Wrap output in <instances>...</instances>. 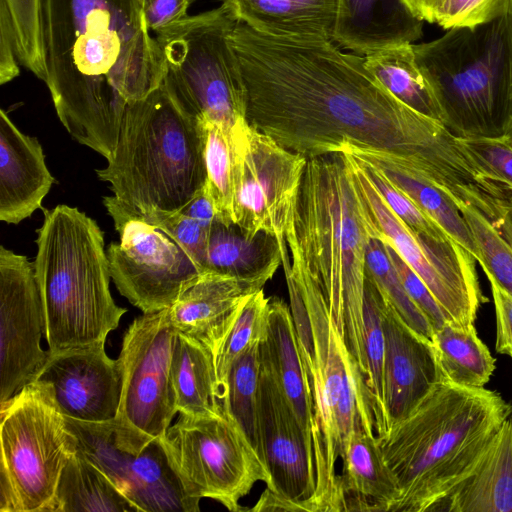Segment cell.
Listing matches in <instances>:
<instances>
[{"mask_svg":"<svg viewBox=\"0 0 512 512\" xmlns=\"http://www.w3.org/2000/svg\"><path fill=\"white\" fill-rule=\"evenodd\" d=\"M232 42L247 92L246 119L307 159L383 153L416 170L441 123L409 107L333 41L278 37L238 23Z\"/></svg>","mask_w":512,"mask_h":512,"instance_id":"cell-1","label":"cell"},{"mask_svg":"<svg viewBox=\"0 0 512 512\" xmlns=\"http://www.w3.org/2000/svg\"><path fill=\"white\" fill-rule=\"evenodd\" d=\"M46 84L62 125L109 161L127 108L157 90L165 63L132 0H42Z\"/></svg>","mask_w":512,"mask_h":512,"instance_id":"cell-2","label":"cell"},{"mask_svg":"<svg viewBox=\"0 0 512 512\" xmlns=\"http://www.w3.org/2000/svg\"><path fill=\"white\" fill-rule=\"evenodd\" d=\"M381 232L360 188L351 156L307 159L297 202L284 234L277 237L281 263L321 293L364 377L366 246Z\"/></svg>","mask_w":512,"mask_h":512,"instance_id":"cell-3","label":"cell"},{"mask_svg":"<svg viewBox=\"0 0 512 512\" xmlns=\"http://www.w3.org/2000/svg\"><path fill=\"white\" fill-rule=\"evenodd\" d=\"M511 415L512 405L495 391L439 383L377 437L399 488L391 512L440 511Z\"/></svg>","mask_w":512,"mask_h":512,"instance_id":"cell-4","label":"cell"},{"mask_svg":"<svg viewBox=\"0 0 512 512\" xmlns=\"http://www.w3.org/2000/svg\"><path fill=\"white\" fill-rule=\"evenodd\" d=\"M282 265L313 406L314 511L339 512L343 498L336 462L354 430L376 434L371 398L321 293L298 271Z\"/></svg>","mask_w":512,"mask_h":512,"instance_id":"cell-5","label":"cell"},{"mask_svg":"<svg viewBox=\"0 0 512 512\" xmlns=\"http://www.w3.org/2000/svg\"><path fill=\"white\" fill-rule=\"evenodd\" d=\"M204 128L161 86L129 106L107 166L96 170L140 214L184 208L207 180Z\"/></svg>","mask_w":512,"mask_h":512,"instance_id":"cell-6","label":"cell"},{"mask_svg":"<svg viewBox=\"0 0 512 512\" xmlns=\"http://www.w3.org/2000/svg\"><path fill=\"white\" fill-rule=\"evenodd\" d=\"M36 244L48 351L105 342L127 310L110 293L109 260L96 221L76 207L58 205L45 212Z\"/></svg>","mask_w":512,"mask_h":512,"instance_id":"cell-7","label":"cell"},{"mask_svg":"<svg viewBox=\"0 0 512 512\" xmlns=\"http://www.w3.org/2000/svg\"><path fill=\"white\" fill-rule=\"evenodd\" d=\"M438 102L440 121L458 138H495L512 124V10L474 28H452L413 44Z\"/></svg>","mask_w":512,"mask_h":512,"instance_id":"cell-8","label":"cell"},{"mask_svg":"<svg viewBox=\"0 0 512 512\" xmlns=\"http://www.w3.org/2000/svg\"><path fill=\"white\" fill-rule=\"evenodd\" d=\"M238 23L221 4L155 34L164 56V86L199 121L233 128L246 119L247 92L232 42Z\"/></svg>","mask_w":512,"mask_h":512,"instance_id":"cell-9","label":"cell"},{"mask_svg":"<svg viewBox=\"0 0 512 512\" xmlns=\"http://www.w3.org/2000/svg\"><path fill=\"white\" fill-rule=\"evenodd\" d=\"M0 512H49L77 451L50 384L35 380L0 405Z\"/></svg>","mask_w":512,"mask_h":512,"instance_id":"cell-10","label":"cell"},{"mask_svg":"<svg viewBox=\"0 0 512 512\" xmlns=\"http://www.w3.org/2000/svg\"><path fill=\"white\" fill-rule=\"evenodd\" d=\"M160 440L184 490L198 501L209 498L242 511L241 498L257 482L269 483L257 451L223 405L213 413H180Z\"/></svg>","mask_w":512,"mask_h":512,"instance_id":"cell-11","label":"cell"},{"mask_svg":"<svg viewBox=\"0 0 512 512\" xmlns=\"http://www.w3.org/2000/svg\"><path fill=\"white\" fill-rule=\"evenodd\" d=\"M77 448L139 509V512H197L173 470L160 438L119 418L83 422L65 417Z\"/></svg>","mask_w":512,"mask_h":512,"instance_id":"cell-12","label":"cell"},{"mask_svg":"<svg viewBox=\"0 0 512 512\" xmlns=\"http://www.w3.org/2000/svg\"><path fill=\"white\" fill-rule=\"evenodd\" d=\"M119 242L107 249L110 275L125 298L143 313L169 308L202 272L170 235L115 196L103 198Z\"/></svg>","mask_w":512,"mask_h":512,"instance_id":"cell-13","label":"cell"},{"mask_svg":"<svg viewBox=\"0 0 512 512\" xmlns=\"http://www.w3.org/2000/svg\"><path fill=\"white\" fill-rule=\"evenodd\" d=\"M350 156L381 232L380 240L389 244L421 278L450 323L473 326L478 309L487 301L479 285L475 258L452 238L436 239L410 228L391 210L356 159Z\"/></svg>","mask_w":512,"mask_h":512,"instance_id":"cell-14","label":"cell"},{"mask_svg":"<svg viewBox=\"0 0 512 512\" xmlns=\"http://www.w3.org/2000/svg\"><path fill=\"white\" fill-rule=\"evenodd\" d=\"M234 225L246 236L284 234L295 208L307 158L250 125L233 127Z\"/></svg>","mask_w":512,"mask_h":512,"instance_id":"cell-15","label":"cell"},{"mask_svg":"<svg viewBox=\"0 0 512 512\" xmlns=\"http://www.w3.org/2000/svg\"><path fill=\"white\" fill-rule=\"evenodd\" d=\"M177 331L167 309L143 313L125 331L118 362L122 396L117 418L160 438L176 414L171 363Z\"/></svg>","mask_w":512,"mask_h":512,"instance_id":"cell-16","label":"cell"},{"mask_svg":"<svg viewBox=\"0 0 512 512\" xmlns=\"http://www.w3.org/2000/svg\"><path fill=\"white\" fill-rule=\"evenodd\" d=\"M46 314L34 262L0 247V405L44 368L49 351L41 347Z\"/></svg>","mask_w":512,"mask_h":512,"instance_id":"cell-17","label":"cell"},{"mask_svg":"<svg viewBox=\"0 0 512 512\" xmlns=\"http://www.w3.org/2000/svg\"><path fill=\"white\" fill-rule=\"evenodd\" d=\"M257 453L269 474L266 487L298 503L303 511L315 512L312 443L273 375L262 364L257 398Z\"/></svg>","mask_w":512,"mask_h":512,"instance_id":"cell-18","label":"cell"},{"mask_svg":"<svg viewBox=\"0 0 512 512\" xmlns=\"http://www.w3.org/2000/svg\"><path fill=\"white\" fill-rule=\"evenodd\" d=\"M36 380L51 385L65 417L97 423L118 416L122 372L106 354L105 342L50 353Z\"/></svg>","mask_w":512,"mask_h":512,"instance_id":"cell-19","label":"cell"},{"mask_svg":"<svg viewBox=\"0 0 512 512\" xmlns=\"http://www.w3.org/2000/svg\"><path fill=\"white\" fill-rule=\"evenodd\" d=\"M382 322L385 344L383 435L446 380L432 340L413 330L384 300Z\"/></svg>","mask_w":512,"mask_h":512,"instance_id":"cell-20","label":"cell"},{"mask_svg":"<svg viewBox=\"0 0 512 512\" xmlns=\"http://www.w3.org/2000/svg\"><path fill=\"white\" fill-rule=\"evenodd\" d=\"M267 281L203 271L167 308L169 319L177 333L200 343L214 357L242 301Z\"/></svg>","mask_w":512,"mask_h":512,"instance_id":"cell-21","label":"cell"},{"mask_svg":"<svg viewBox=\"0 0 512 512\" xmlns=\"http://www.w3.org/2000/svg\"><path fill=\"white\" fill-rule=\"evenodd\" d=\"M54 178L41 144L0 111V220L18 224L41 208Z\"/></svg>","mask_w":512,"mask_h":512,"instance_id":"cell-22","label":"cell"},{"mask_svg":"<svg viewBox=\"0 0 512 512\" xmlns=\"http://www.w3.org/2000/svg\"><path fill=\"white\" fill-rule=\"evenodd\" d=\"M423 23L404 0H338L332 41L365 57L388 47L412 44L422 36Z\"/></svg>","mask_w":512,"mask_h":512,"instance_id":"cell-23","label":"cell"},{"mask_svg":"<svg viewBox=\"0 0 512 512\" xmlns=\"http://www.w3.org/2000/svg\"><path fill=\"white\" fill-rule=\"evenodd\" d=\"M259 358L273 375L312 443L313 406L293 317L290 306L276 297L270 298L266 330L259 343Z\"/></svg>","mask_w":512,"mask_h":512,"instance_id":"cell-24","label":"cell"},{"mask_svg":"<svg viewBox=\"0 0 512 512\" xmlns=\"http://www.w3.org/2000/svg\"><path fill=\"white\" fill-rule=\"evenodd\" d=\"M340 458L344 511L391 512L399 488L376 434L362 428L354 430L344 443Z\"/></svg>","mask_w":512,"mask_h":512,"instance_id":"cell-25","label":"cell"},{"mask_svg":"<svg viewBox=\"0 0 512 512\" xmlns=\"http://www.w3.org/2000/svg\"><path fill=\"white\" fill-rule=\"evenodd\" d=\"M253 30L278 37L333 38L338 0H221Z\"/></svg>","mask_w":512,"mask_h":512,"instance_id":"cell-26","label":"cell"},{"mask_svg":"<svg viewBox=\"0 0 512 512\" xmlns=\"http://www.w3.org/2000/svg\"><path fill=\"white\" fill-rule=\"evenodd\" d=\"M440 511L512 512V415L472 473L443 502Z\"/></svg>","mask_w":512,"mask_h":512,"instance_id":"cell-27","label":"cell"},{"mask_svg":"<svg viewBox=\"0 0 512 512\" xmlns=\"http://www.w3.org/2000/svg\"><path fill=\"white\" fill-rule=\"evenodd\" d=\"M281 265L275 237L258 234L246 236L235 225L215 222L210 230L204 271L240 278L270 280Z\"/></svg>","mask_w":512,"mask_h":512,"instance_id":"cell-28","label":"cell"},{"mask_svg":"<svg viewBox=\"0 0 512 512\" xmlns=\"http://www.w3.org/2000/svg\"><path fill=\"white\" fill-rule=\"evenodd\" d=\"M171 377L179 413L207 414L222 407L213 354L179 333L172 356Z\"/></svg>","mask_w":512,"mask_h":512,"instance_id":"cell-29","label":"cell"},{"mask_svg":"<svg viewBox=\"0 0 512 512\" xmlns=\"http://www.w3.org/2000/svg\"><path fill=\"white\" fill-rule=\"evenodd\" d=\"M49 512H139L81 451L63 468Z\"/></svg>","mask_w":512,"mask_h":512,"instance_id":"cell-30","label":"cell"},{"mask_svg":"<svg viewBox=\"0 0 512 512\" xmlns=\"http://www.w3.org/2000/svg\"><path fill=\"white\" fill-rule=\"evenodd\" d=\"M351 155L378 167L457 244L467 250L476 261L479 260V252L466 221L455 203L441 190L383 153L362 152Z\"/></svg>","mask_w":512,"mask_h":512,"instance_id":"cell-31","label":"cell"},{"mask_svg":"<svg viewBox=\"0 0 512 512\" xmlns=\"http://www.w3.org/2000/svg\"><path fill=\"white\" fill-rule=\"evenodd\" d=\"M438 362L446 381L468 388H482L496 365L488 347L473 326L462 327L447 321L432 333Z\"/></svg>","mask_w":512,"mask_h":512,"instance_id":"cell-32","label":"cell"},{"mask_svg":"<svg viewBox=\"0 0 512 512\" xmlns=\"http://www.w3.org/2000/svg\"><path fill=\"white\" fill-rule=\"evenodd\" d=\"M366 68L396 98L414 110L437 119L441 111L428 81L421 72L413 44H400L364 57Z\"/></svg>","mask_w":512,"mask_h":512,"instance_id":"cell-33","label":"cell"},{"mask_svg":"<svg viewBox=\"0 0 512 512\" xmlns=\"http://www.w3.org/2000/svg\"><path fill=\"white\" fill-rule=\"evenodd\" d=\"M204 128L206 187L213 200L217 221L234 225L235 144L233 128L200 121Z\"/></svg>","mask_w":512,"mask_h":512,"instance_id":"cell-34","label":"cell"},{"mask_svg":"<svg viewBox=\"0 0 512 512\" xmlns=\"http://www.w3.org/2000/svg\"><path fill=\"white\" fill-rule=\"evenodd\" d=\"M261 341V340H260ZM259 343L231 365L222 387L221 402L257 451V398L261 372Z\"/></svg>","mask_w":512,"mask_h":512,"instance_id":"cell-35","label":"cell"},{"mask_svg":"<svg viewBox=\"0 0 512 512\" xmlns=\"http://www.w3.org/2000/svg\"><path fill=\"white\" fill-rule=\"evenodd\" d=\"M269 302L270 298L265 296L263 289L248 295L240 304L230 328L214 353L215 371L221 395L231 365L263 338Z\"/></svg>","mask_w":512,"mask_h":512,"instance_id":"cell-36","label":"cell"},{"mask_svg":"<svg viewBox=\"0 0 512 512\" xmlns=\"http://www.w3.org/2000/svg\"><path fill=\"white\" fill-rule=\"evenodd\" d=\"M382 316L383 300L368 273L364 303L365 381L371 398L377 437L382 435L384 429L383 364L385 344Z\"/></svg>","mask_w":512,"mask_h":512,"instance_id":"cell-37","label":"cell"},{"mask_svg":"<svg viewBox=\"0 0 512 512\" xmlns=\"http://www.w3.org/2000/svg\"><path fill=\"white\" fill-rule=\"evenodd\" d=\"M366 260L369 276L383 300L393 307L403 321L413 330L431 339L433 331L424 315L404 289L382 240L371 238L368 241Z\"/></svg>","mask_w":512,"mask_h":512,"instance_id":"cell-38","label":"cell"},{"mask_svg":"<svg viewBox=\"0 0 512 512\" xmlns=\"http://www.w3.org/2000/svg\"><path fill=\"white\" fill-rule=\"evenodd\" d=\"M10 18L19 62L43 82L46 59L42 0H0Z\"/></svg>","mask_w":512,"mask_h":512,"instance_id":"cell-39","label":"cell"},{"mask_svg":"<svg viewBox=\"0 0 512 512\" xmlns=\"http://www.w3.org/2000/svg\"><path fill=\"white\" fill-rule=\"evenodd\" d=\"M479 252V262L487 279L512 296V244L509 243L477 209L459 208Z\"/></svg>","mask_w":512,"mask_h":512,"instance_id":"cell-40","label":"cell"},{"mask_svg":"<svg viewBox=\"0 0 512 512\" xmlns=\"http://www.w3.org/2000/svg\"><path fill=\"white\" fill-rule=\"evenodd\" d=\"M351 155V154H350ZM353 156V155H352ZM391 210L415 232L436 239L451 238L375 165L353 156Z\"/></svg>","mask_w":512,"mask_h":512,"instance_id":"cell-41","label":"cell"},{"mask_svg":"<svg viewBox=\"0 0 512 512\" xmlns=\"http://www.w3.org/2000/svg\"><path fill=\"white\" fill-rule=\"evenodd\" d=\"M512 10V0H444L436 22L444 29L474 28Z\"/></svg>","mask_w":512,"mask_h":512,"instance_id":"cell-42","label":"cell"},{"mask_svg":"<svg viewBox=\"0 0 512 512\" xmlns=\"http://www.w3.org/2000/svg\"><path fill=\"white\" fill-rule=\"evenodd\" d=\"M140 214V213H139ZM145 220L170 235L194 259L203 272L206 267L210 230L180 211L174 213L141 214Z\"/></svg>","mask_w":512,"mask_h":512,"instance_id":"cell-43","label":"cell"},{"mask_svg":"<svg viewBox=\"0 0 512 512\" xmlns=\"http://www.w3.org/2000/svg\"><path fill=\"white\" fill-rule=\"evenodd\" d=\"M460 141L487 174L512 187V145L504 135Z\"/></svg>","mask_w":512,"mask_h":512,"instance_id":"cell-44","label":"cell"},{"mask_svg":"<svg viewBox=\"0 0 512 512\" xmlns=\"http://www.w3.org/2000/svg\"><path fill=\"white\" fill-rule=\"evenodd\" d=\"M384 244L407 294L424 315L432 331L438 330L448 321L441 306L421 278L389 244Z\"/></svg>","mask_w":512,"mask_h":512,"instance_id":"cell-45","label":"cell"},{"mask_svg":"<svg viewBox=\"0 0 512 512\" xmlns=\"http://www.w3.org/2000/svg\"><path fill=\"white\" fill-rule=\"evenodd\" d=\"M496 316L495 349L499 354L512 358V296L498 284L488 279Z\"/></svg>","mask_w":512,"mask_h":512,"instance_id":"cell-46","label":"cell"},{"mask_svg":"<svg viewBox=\"0 0 512 512\" xmlns=\"http://www.w3.org/2000/svg\"><path fill=\"white\" fill-rule=\"evenodd\" d=\"M190 0H148L142 14L148 30L155 36L163 28L186 17Z\"/></svg>","mask_w":512,"mask_h":512,"instance_id":"cell-47","label":"cell"},{"mask_svg":"<svg viewBox=\"0 0 512 512\" xmlns=\"http://www.w3.org/2000/svg\"><path fill=\"white\" fill-rule=\"evenodd\" d=\"M20 62L17 54L14 32L5 8L0 5V84L15 79L19 73Z\"/></svg>","mask_w":512,"mask_h":512,"instance_id":"cell-48","label":"cell"},{"mask_svg":"<svg viewBox=\"0 0 512 512\" xmlns=\"http://www.w3.org/2000/svg\"><path fill=\"white\" fill-rule=\"evenodd\" d=\"M180 212L207 229L217 222L215 206L206 185Z\"/></svg>","mask_w":512,"mask_h":512,"instance_id":"cell-49","label":"cell"},{"mask_svg":"<svg viewBox=\"0 0 512 512\" xmlns=\"http://www.w3.org/2000/svg\"><path fill=\"white\" fill-rule=\"evenodd\" d=\"M251 511H303L298 503L278 495L266 487Z\"/></svg>","mask_w":512,"mask_h":512,"instance_id":"cell-50","label":"cell"},{"mask_svg":"<svg viewBox=\"0 0 512 512\" xmlns=\"http://www.w3.org/2000/svg\"><path fill=\"white\" fill-rule=\"evenodd\" d=\"M444 0H404L410 10L423 21L436 22L437 12Z\"/></svg>","mask_w":512,"mask_h":512,"instance_id":"cell-51","label":"cell"},{"mask_svg":"<svg viewBox=\"0 0 512 512\" xmlns=\"http://www.w3.org/2000/svg\"><path fill=\"white\" fill-rule=\"evenodd\" d=\"M148 0H132L133 4L135 5V7L137 8V10L142 14V10L145 6V4L147 3ZM191 3H193L194 1L196 0H190Z\"/></svg>","mask_w":512,"mask_h":512,"instance_id":"cell-52","label":"cell"},{"mask_svg":"<svg viewBox=\"0 0 512 512\" xmlns=\"http://www.w3.org/2000/svg\"><path fill=\"white\" fill-rule=\"evenodd\" d=\"M504 136L507 139V141L512 145V124L510 125L509 129L507 130Z\"/></svg>","mask_w":512,"mask_h":512,"instance_id":"cell-53","label":"cell"}]
</instances>
